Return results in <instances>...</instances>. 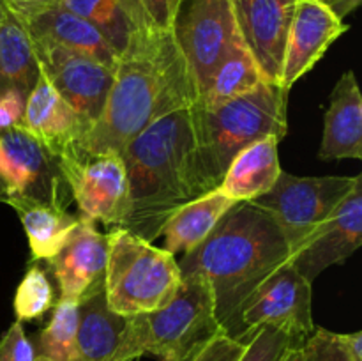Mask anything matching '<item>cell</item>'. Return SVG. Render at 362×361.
I'll return each instance as SVG.
<instances>
[{
	"label": "cell",
	"instance_id": "cell-1",
	"mask_svg": "<svg viewBox=\"0 0 362 361\" xmlns=\"http://www.w3.org/2000/svg\"><path fill=\"white\" fill-rule=\"evenodd\" d=\"M198 91L170 28H141L117 59L105 108L76 151L122 152L156 120L197 103Z\"/></svg>",
	"mask_w": 362,
	"mask_h": 361
},
{
	"label": "cell",
	"instance_id": "cell-2",
	"mask_svg": "<svg viewBox=\"0 0 362 361\" xmlns=\"http://www.w3.org/2000/svg\"><path fill=\"white\" fill-rule=\"evenodd\" d=\"M292 253L274 219L251 202H237L193 251L182 255V276L202 275L212 287L216 317L228 333L243 301Z\"/></svg>",
	"mask_w": 362,
	"mask_h": 361
},
{
	"label": "cell",
	"instance_id": "cell-3",
	"mask_svg": "<svg viewBox=\"0 0 362 361\" xmlns=\"http://www.w3.org/2000/svg\"><path fill=\"white\" fill-rule=\"evenodd\" d=\"M193 152L189 106L156 120L122 149L129 211L120 227L148 243L161 237L166 219L198 197Z\"/></svg>",
	"mask_w": 362,
	"mask_h": 361
},
{
	"label": "cell",
	"instance_id": "cell-4",
	"mask_svg": "<svg viewBox=\"0 0 362 361\" xmlns=\"http://www.w3.org/2000/svg\"><path fill=\"white\" fill-rule=\"evenodd\" d=\"M288 88L262 81L253 91L214 106H189L194 137L193 177L198 197L221 184L226 168L243 149L260 138L286 134Z\"/></svg>",
	"mask_w": 362,
	"mask_h": 361
},
{
	"label": "cell",
	"instance_id": "cell-5",
	"mask_svg": "<svg viewBox=\"0 0 362 361\" xmlns=\"http://www.w3.org/2000/svg\"><path fill=\"white\" fill-rule=\"evenodd\" d=\"M219 333L211 283L202 275H186L166 306L126 317L110 361H134L145 354L158 361H191Z\"/></svg>",
	"mask_w": 362,
	"mask_h": 361
},
{
	"label": "cell",
	"instance_id": "cell-6",
	"mask_svg": "<svg viewBox=\"0 0 362 361\" xmlns=\"http://www.w3.org/2000/svg\"><path fill=\"white\" fill-rule=\"evenodd\" d=\"M106 237L108 262L103 292L110 310L133 317L166 306L182 282L175 255L124 227H113Z\"/></svg>",
	"mask_w": 362,
	"mask_h": 361
},
{
	"label": "cell",
	"instance_id": "cell-7",
	"mask_svg": "<svg viewBox=\"0 0 362 361\" xmlns=\"http://www.w3.org/2000/svg\"><path fill=\"white\" fill-rule=\"evenodd\" d=\"M264 326L285 329L297 345L313 333L311 282H308L290 260L279 265L243 301L226 335L250 343Z\"/></svg>",
	"mask_w": 362,
	"mask_h": 361
},
{
	"label": "cell",
	"instance_id": "cell-8",
	"mask_svg": "<svg viewBox=\"0 0 362 361\" xmlns=\"http://www.w3.org/2000/svg\"><path fill=\"white\" fill-rule=\"evenodd\" d=\"M170 30L197 85L198 98L219 64L244 42L228 0H179Z\"/></svg>",
	"mask_w": 362,
	"mask_h": 361
},
{
	"label": "cell",
	"instance_id": "cell-9",
	"mask_svg": "<svg viewBox=\"0 0 362 361\" xmlns=\"http://www.w3.org/2000/svg\"><path fill=\"white\" fill-rule=\"evenodd\" d=\"M359 176L299 177L281 172L274 186L251 204L267 212L281 230L290 253L331 216L339 202L350 193Z\"/></svg>",
	"mask_w": 362,
	"mask_h": 361
},
{
	"label": "cell",
	"instance_id": "cell-10",
	"mask_svg": "<svg viewBox=\"0 0 362 361\" xmlns=\"http://www.w3.org/2000/svg\"><path fill=\"white\" fill-rule=\"evenodd\" d=\"M57 161L81 219L112 229L122 225L129 211V184L120 152L88 154L67 147Z\"/></svg>",
	"mask_w": 362,
	"mask_h": 361
},
{
	"label": "cell",
	"instance_id": "cell-11",
	"mask_svg": "<svg viewBox=\"0 0 362 361\" xmlns=\"http://www.w3.org/2000/svg\"><path fill=\"white\" fill-rule=\"evenodd\" d=\"M0 200L25 197L55 207H69L73 200L60 172L57 156L42 147L23 127L0 134Z\"/></svg>",
	"mask_w": 362,
	"mask_h": 361
},
{
	"label": "cell",
	"instance_id": "cell-12",
	"mask_svg": "<svg viewBox=\"0 0 362 361\" xmlns=\"http://www.w3.org/2000/svg\"><path fill=\"white\" fill-rule=\"evenodd\" d=\"M39 69L74 112L88 124L98 120L113 84L112 67L94 57L52 42L32 41Z\"/></svg>",
	"mask_w": 362,
	"mask_h": 361
},
{
	"label": "cell",
	"instance_id": "cell-13",
	"mask_svg": "<svg viewBox=\"0 0 362 361\" xmlns=\"http://www.w3.org/2000/svg\"><path fill=\"white\" fill-rule=\"evenodd\" d=\"M362 244V176L350 193L339 202L327 219L320 223L292 253L290 262L313 282L322 271L343 264Z\"/></svg>",
	"mask_w": 362,
	"mask_h": 361
},
{
	"label": "cell",
	"instance_id": "cell-14",
	"mask_svg": "<svg viewBox=\"0 0 362 361\" xmlns=\"http://www.w3.org/2000/svg\"><path fill=\"white\" fill-rule=\"evenodd\" d=\"M4 2L23 25L32 41L52 42L85 53L115 69L119 55L83 18L76 16L59 4L45 2V0H4Z\"/></svg>",
	"mask_w": 362,
	"mask_h": 361
},
{
	"label": "cell",
	"instance_id": "cell-15",
	"mask_svg": "<svg viewBox=\"0 0 362 361\" xmlns=\"http://www.w3.org/2000/svg\"><path fill=\"white\" fill-rule=\"evenodd\" d=\"M46 262L59 283L60 299L83 303L105 290L108 237L80 218L66 244Z\"/></svg>",
	"mask_w": 362,
	"mask_h": 361
},
{
	"label": "cell",
	"instance_id": "cell-16",
	"mask_svg": "<svg viewBox=\"0 0 362 361\" xmlns=\"http://www.w3.org/2000/svg\"><path fill=\"white\" fill-rule=\"evenodd\" d=\"M346 30L349 25L343 23L341 18L336 16L325 4L318 0H297L286 34L279 85L290 91Z\"/></svg>",
	"mask_w": 362,
	"mask_h": 361
},
{
	"label": "cell",
	"instance_id": "cell-17",
	"mask_svg": "<svg viewBox=\"0 0 362 361\" xmlns=\"http://www.w3.org/2000/svg\"><path fill=\"white\" fill-rule=\"evenodd\" d=\"M247 50L265 80L279 84L286 34L297 0H228Z\"/></svg>",
	"mask_w": 362,
	"mask_h": 361
},
{
	"label": "cell",
	"instance_id": "cell-18",
	"mask_svg": "<svg viewBox=\"0 0 362 361\" xmlns=\"http://www.w3.org/2000/svg\"><path fill=\"white\" fill-rule=\"evenodd\" d=\"M21 127L53 156L78 144L88 131V124L53 88L42 73L27 96Z\"/></svg>",
	"mask_w": 362,
	"mask_h": 361
},
{
	"label": "cell",
	"instance_id": "cell-19",
	"mask_svg": "<svg viewBox=\"0 0 362 361\" xmlns=\"http://www.w3.org/2000/svg\"><path fill=\"white\" fill-rule=\"evenodd\" d=\"M318 156L325 161L362 158V96L352 69L341 74L331 94Z\"/></svg>",
	"mask_w": 362,
	"mask_h": 361
},
{
	"label": "cell",
	"instance_id": "cell-20",
	"mask_svg": "<svg viewBox=\"0 0 362 361\" xmlns=\"http://www.w3.org/2000/svg\"><path fill=\"white\" fill-rule=\"evenodd\" d=\"M279 142L278 137L269 134L243 149L232 159L216 190L235 202H251L267 193L283 172L279 165Z\"/></svg>",
	"mask_w": 362,
	"mask_h": 361
},
{
	"label": "cell",
	"instance_id": "cell-21",
	"mask_svg": "<svg viewBox=\"0 0 362 361\" xmlns=\"http://www.w3.org/2000/svg\"><path fill=\"white\" fill-rule=\"evenodd\" d=\"M235 204V200L223 195L219 190H212L184 204L166 219L163 227L161 236L165 237V250L172 255H186L193 251L198 244L204 243L219 219Z\"/></svg>",
	"mask_w": 362,
	"mask_h": 361
},
{
	"label": "cell",
	"instance_id": "cell-22",
	"mask_svg": "<svg viewBox=\"0 0 362 361\" xmlns=\"http://www.w3.org/2000/svg\"><path fill=\"white\" fill-rule=\"evenodd\" d=\"M0 202L11 205L20 216L34 260L52 258L66 244L69 234L80 222V216L34 198L9 197Z\"/></svg>",
	"mask_w": 362,
	"mask_h": 361
},
{
	"label": "cell",
	"instance_id": "cell-23",
	"mask_svg": "<svg viewBox=\"0 0 362 361\" xmlns=\"http://www.w3.org/2000/svg\"><path fill=\"white\" fill-rule=\"evenodd\" d=\"M126 317L110 310L105 292L78 306L76 357L74 361H110L122 336Z\"/></svg>",
	"mask_w": 362,
	"mask_h": 361
},
{
	"label": "cell",
	"instance_id": "cell-24",
	"mask_svg": "<svg viewBox=\"0 0 362 361\" xmlns=\"http://www.w3.org/2000/svg\"><path fill=\"white\" fill-rule=\"evenodd\" d=\"M41 74L34 42L9 9H4L0 25V91L18 88L30 94Z\"/></svg>",
	"mask_w": 362,
	"mask_h": 361
},
{
	"label": "cell",
	"instance_id": "cell-25",
	"mask_svg": "<svg viewBox=\"0 0 362 361\" xmlns=\"http://www.w3.org/2000/svg\"><path fill=\"white\" fill-rule=\"evenodd\" d=\"M262 81H265V76L260 66L247 50L246 42H240L219 64L218 69L212 74L211 81H209L207 88L202 92L197 103L202 106L219 105V103H225L228 99L253 91Z\"/></svg>",
	"mask_w": 362,
	"mask_h": 361
},
{
	"label": "cell",
	"instance_id": "cell-26",
	"mask_svg": "<svg viewBox=\"0 0 362 361\" xmlns=\"http://www.w3.org/2000/svg\"><path fill=\"white\" fill-rule=\"evenodd\" d=\"M45 2L59 4L88 21L105 38L117 55L127 48L134 32L141 30L124 0H45Z\"/></svg>",
	"mask_w": 362,
	"mask_h": 361
},
{
	"label": "cell",
	"instance_id": "cell-27",
	"mask_svg": "<svg viewBox=\"0 0 362 361\" xmlns=\"http://www.w3.org/2000/svg\"><path fill=\"white\" fill-rule=\"evenodd\" d=\"M80 303L71 299H59L53 304L52 319L39 333L34 345L35 356L52 361H74L76 357V328Z\"/></svg>",
	"mask_w": 362,
	"mask_h": 361
},
{
	"label": "cell",
	"instance_id": "cell-28",
	"mask_svg": "<svg viewBox=\"0 0 362 361\" xmlns=\"http://www.w3.org/2000/svg\"><path fill=\"white\" fill-rule=\"evenodd\" d=\"M55 304V292L48 275L39 265H30L20 282L14 296V314L16 321L27 322L41 319Z\"/></svg>",
	"mask_w": 362,
	"mask_h": 361
},
{
	"label": "cell",
	"instance_id": "cell-29",
	"mask_svg": "<svg viewBox=\"0 0 362 361\" xmlns=\"http://www.w3.org/2000/svg\"><path fill=\"white\" fill-rule=\"evenodd\" d=\"M292 347H299L285 329L264 326L246 345L239 361H283Z\"/></svg>",
	"mask_w": 362,
	"mask_h": 361
},
{
	"label": "cell",
	"instance_id": "cell-30",
	"mask_svg": "<svg viewBox=\"0 0 362 361\" xmlns=\"http://www.w3.org/2000/svg\"><path fill=\"white\" fill-rule=\"evenodd\" d=\"M300 361H356L343 345L339 333L315 328L300 345Z\"/></svg>",
	"mask_w": 362,
	"mask_h": 361
},
{
	"label": "cell",
	"instance_id": "cell-31",
	"mask_svg": "<svg viewBox=\"0 0 362 361\" xmlns=\"http://www.w3.org/2000/svg\"><path fill=\"white\" fill-rule=\"evenodd\" d=\"M140 28L172 27V4L170 0H124Z\"/></svg>",
	"mask_w": 362,
	"mask_h": 361
},
{
	"label": "cell",
	"instance_id": "cell-32",
	"mask_svg": "<svg viewBox=\"0 0 362 361\" xmlns=\"http://www.w3.org/2000/svg\"><path fill=\"white\" fill-rule=\"evenodd\" d=\"M34 343L25 335L23 324L14 321L0 338V361H34Z\"/></svg>",
	"mask_w": 362,
	"mask_h": 361
},
{
	"label": "cell",
	"instance_id": "cell-33",
	"mask_svg": "<svg viewBox=\"0 0 362 361\" xmlns=\"http://www.w3.org/2000/svg\"><path fill=\"white\" fill-rule=\"evenodd\" d=\"M246 350V343L232 338L225 331L216 335L191 361H239Z\"/></svg>",
	"mask_w": 362,
	"mask_h": 361
},
{
	"label": "cell",
	"instance_id": "cell-34",
	"mask_svg": "<svg viewBox=\"0 0 362 361\" xmlns=\"http://www.w3.org/2000/svg\"><path fill=\"white\" fill-rule=\"evenodd\" d=\"M25 105H27V96L18 88L0 91V134L14 127H21Z\"/></svg>",
	"mask_w": 362,
	"mask_h": 361
},
{
	"label": "cell",
	"instance_id": "cell-35",
	"mask_svg": "<svg viewBox=\"0 0 362 361\" xmlns=\"http://www.w3.org/2000/svg\"><path fill=\"white\" fill-rule=\"evenodd\" d=\"M318 2L325 4L336 16L343 20V18L349 16L350 13H354L361 6L362 0H318Z\"/></svg>",
	"mask_w": 362,
	"mask_h": 361
},
{
	"label": "cell",
	"instance_id": "cell-36",
	"mask_svg": "<svg viewBox=\"0 0 362 361\" xmlns=\"http://www.w3.org/2000/svg\"><path fill=\"white\" fill-rule=\"evenodd\" d=\"M343 345L346 347L356 361H362V331L356 333H339Z\"/></svg>",
	"mask_w": 362,
	"mask_h": 361
},
{
	"label": "cell",
	"instance_id": "cell-37",
	"mask_svg": "<svg viewBox=\"0 0 362 361\" xmlns=\"http://www.w3.org/2000/svg\"><path fill=\"white\" fill-rule=\"evenodd\" d=\"M283 361H300V347H292L283 357Z\"/></svg>",
	"mask_w": 362,
	"mask_h": 361
},
{
	"label": "cell",
	"instance_id": "cell-38",
	"mask_svg": "<svg viewBox=\"0 0 362 361\" xmlns=\"http://www.w3.org/2000/svg\"><path fill=\"white\" fill-rule=\"evenodd\" d=\"M4 9H6V2L0 0V25H2V18H4Z\"/></svg>",
	"mask_w": 362,
	"mask_h": 361
},
{
	"label": "cell",
	"instance_id": "cell-39",
	"mask_svg": "<svg viewBox=\"0 0 362 361\" xmlns=\"http://www.w3.org/2000/svg\"><path fill=\"white\" fill-rule=\"evenodd\" d=\"M34 361H52V360H48V357H42V356H35Z\"/></svg>",
	"mask_w": 362,
	"mask_h": 361
},
{
	"label": "cell",
	"instance_id": "cell-40",
	"mask_svg": "<svg viewBox=\"0 0 362 361\" xmlns=\"http://www.w3.org/2000/svg\"><path fill=\"white\" fill-rule=\"evenodd\" d=\"M177 2H179V0H170V4H172V13H173V7H175Z\"/></svg>",
	"mask_w": 362,
	"mask_h": 361
},
{
	"label": "cell",
	"instance_id": "cell-41",
	"mask_svg": "<svg viewBox=\"0 0 362 361\" xmlns=\"http://www.w3.org/2000/svg\"><path fill=\"white\" fill-rule=\"evenodd\" d=\"M0 170H2V156H0Z\"/></svg>",
	"mask_w": 362,
	"mask_h": 361
}]
</instances>
